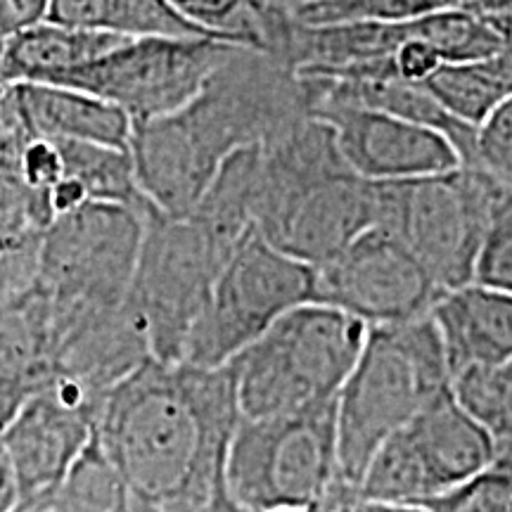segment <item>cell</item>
Listing matches in <instances>:
<instances>
[{"label":"cell","mask_w":512,"mask_h":512,"mask_svg":"<svg viewBox=\"0 0 512 512\" xmlns=\"http://www.w3.org/2000/svg\"><path fill=\"white\" fill-rule=\"evenodd\" d=\"M242 420L233 368L150 358L105 396L95 441L133 496L197 512L226 484Z\"/></svg>","instance_id":"1"},{"label":"cell","mask_w":512,"mask_h":512,"mask_svg":"<svg viewBox=\"0 0 512 512\" xmlns=\"http://www.w3.org/2000/svg\"><path fill=\"white\" fill-rule=\"evenodd\" d=\"M309 114L302 76L264 50L238 46L188 105L133 124L138 188L162 214H190L233 152L264 145Z\"/></svg>","instance_id":"2"},{"label":"cell","mask_w":512,"mask_h":512,"mask_svg":"<svg viewBox=\"0 0 512 512\" xmlns=\"http://www.w3.org/2000/svg\"><path fill=\"white\" fill-rule=\"evenodd\" d=\"M451 382L430 313L368 328L361 356L337 394L339 482L358 496L363 472L382 441L448 392Z\"/></svg>","instance_id":"3"},{"label":"cell","mask_w":512,"mask_h":512,"mask_svg":"<svg viewBox=\"0 0 512 512\" xmlns=\"http://www.w3.org/2000/svg\"><path fill=\"white\" fill-rule=\"evenodd\" d=\"M368 325L309 302L287 311L233 361L242 418L297 413L335 401L354 370Z\"/></svg>","instance_id":"4"},{"label":"cell","mask_w":512,"mask_h":512,"mask_svg":"<svg viewBox=\"0 0 512 512\" xmlns=\"http://www.w3.org/2000/svg\"><path fill=\"white\" fill-rule=\"evenodd\" d=\"M226 486L249 512H318L337 491H349L339 482L337 399L297 413L242 418L230 441Z\"/></svg>","instance_id":"5"},{"label":"cell","mask_w":512,"mask_h":512,"mask_svg":"<svg viewBox=\"0 0 512 512\" xmlns=\"http://www.w3.org/2000/svg\"><path fill=\"white\" fill-rule=\"evenodd\" d=\"M150 209L91 200L55 216L43 233L36 278L55 339L81 316L126 302Z\"/></svg>","instance_id":"6"},{"label":"cell","mask_w":512,"mask_h":512,"mask_svg":"<svg viewBox=\"0 0 512 512\" xmlns=\"http://www.w3.org/2000/svg\"><path fill=\"white\" fill-rule=\"evenodd\" d=\"M498 181L479 166L375 183V226L425 266L441 292L475 280Z\"/></svg>","instance_id":"7"},{"label":"cell","mask_w":512,"mask_h":512,"mask_svg":"<svg viewBox=\"0 0 512 512\" xmlns=\"http://www.w3.org/2000/svg\"><path fill=\"white\" fill-rule=\"evenodd\" d=\"M313 302V266L259 233L230 254L192 325L183 361L221 368L297 306Z\"/></svg>","instance_id":"8"},{"label":"cell","mask_w":512,"mask_h":512,"mask_svg":"<svg viewBox=\"0 0 512 512\" xmlns=\"http://www.w3.org/2000/svg\"><path fill=\"white\" fill-rule=\"evenodd\" d=\"M228 259V249L195 219L150 209L128 297L157 361H183L192 325Z\"/></svg>","instance_id":"9"},{"label":"cell","mask_w":512,"mask_h":512,"mask_svg":"<svg viewBox=\"0 0 512 512\" xmlns=\"http://www.w3.org/2000/svg\"><path fill=\"white\" fill-rule=\"evenodd\" d=\"M494 467V444L453 389L415 413L370 458L358 498L422 505Z\"/></svg>","instance_id":"10"},{"label":"cell","mask_w":512,"mask_h":512,"mask_svg":"<svg viewBox=\"0 0 512 512\" xmlns=\"http://www.w3.org/2000/svg\"><path fill=\"white\" fill-rule=\"evenodd\" d=\"M238 46L214 36L128 38L55 83L114 102L136 124L188 105Z\"/></svg>","instance_id":"11"},{"label":"cell","mask_w":512,"mask_h":512,"mask_svg":"<svg viewBox=\"0 0 512 512\" xmlns=\"http://www.w3.org/2000/svg\"><path fill=\"white\" fill-rule=\"evenodd\" d=\"M439 294L425 266L380 226L313 266V302L335 306L368 328L427 316Z\"/></svg>","instance_id":"12"},{"label":"cell","mask_w":512,"mask_h":512,"mask_svg":"<svg viewBox=\"0 0 512 512\" xmlns=\"http://www.w3.org/2000/svg\"><path fill=\"white\" fill-rule=\"evenodd\" d=\"M311 114L332 128L344 162L366 181H411L463 166L456 143L439 128L349 102H320Z\"/></svg>","instance_id":"13"},{"label":"cell","mask_w":512,"mask_h":512,"mask_svg":"<svg viewBox=\"0 0 512 512\" xmlns=\"http://www.w3.org/2000/svg\"><path fill=\"white\" fill-rule=\"evenodd\" d=\"M22 496L60 482L95 439V411L69 401L50 380L0 430Z\"/></svg>","instance_id":"14"},{"label":"cell","mask_w":512,"mask_h":512,"mask_svg":"<svg viewBox=\"0 0 512 512\" xmlns=\"http://www.w3.org/2000/svg\"><path fill=\"white\" fill-rule=\"evenodd\" d=\"M150 358V339L131 297L81 316L55 339V373L74 380L98 406Z\"/></svg>","instance_id":"15"},{"label":"cell","mask_w":512,"mask_h":512,"mask_svg":"<svg viewBox=\"0 0 512 512\" xmlns=\"http://www.w3.org/2000/svg\"><path fill=\"white\" fill-rule=\"evenodd\" d=\"M430 316L451 377L475 366L512 363V292L472 283L439 294Z\"/></svg>","instance_id":"16"},{"label":"cell","mask_w":512,"mask_h":512,"mask_svg":"<svg viewBox=\"0 0 512 512\" xmlns=\"http://www.w3.org/2000/svg\"><path fill=\"white\" fill-rule=\"evenodd\" d=\"M55 373V335L50 304L34 285L0 304V430L24 401Z\"/></svg>","instance_id":"17"},{"label":"cell","mask_w":512,"mask_h":512,"mask_svg":"<svg viewBox=\"0 0 512 512\" xmlns=\"http://www.w3.org/2000/svg\"><path fill=\"white\" fill-rule=\"evenodd\" d=\"M36 138L74 140L128 150L133 119L98 95L62 83H15Z\"/></svg>","instance_id":"18"},{"label":"cell","mask_w":512,"mask_h":512,"mask_svg":"<svg viewBox=\"0 0 512 512\" xmlns=\"http://www.w3.org/2000/svg\"><path fill=\"white\" fill-rule=\"evenodd\" d=\"M128 38L41 22L3 38L0 76L5 86L15 83H55L60 76L98 60Z\"/></svg>","instance_id":"19"},{"label":"cell","mask_w":512,"mask_h":512,"mask_svg":"<svg viewBox=\"0 0 512 512\" xmlns=\"http://www.w3.org/2000/svg\"><path fill=\"white\" fill-rule=\"evenodd\" d=\"M422 86L460 124L482 126L512 98V43L484 60L439 64Z\"/></svg>","instance_id":"20"},{"label":"cell","mask_w":512,"mask_h":512,"mask_svg":"<svg viewBox=\"0 0 512 512\" xmlns=\"http://www.w3.org/2000/svg\"><path fill=\"white\" fill-rule=\"evenodd\" d=\"M48 19L121 38L214 36L185 19L166 0H53Z\"/></svg>","instance_id":"21"},{"label":"cell","mask_w":512,"mask_h":512,"mask_svg":"<svg viewBox=\"0 0 512 512\" xmlns=\"http://www.w3.org/2000/svg\"><path fill=\"white\" fill-rule=\"evenodd\" d=\"M128 489L98 441L60 482L19 498L12 512H121Z\"/></svg>","instance_id":"22"},{"label":"cell","mask_w":512,"mask_h":512,"mask_svg":"<svg viewBox=\"0 0 512 512\" xmlns=\"http://www.w3.org/2000/svg\"><path fill=\"white\" fill-rule=\"evenodd\" d=\"M453 396L494 444V467L512 475V363L475 366L451 382Z\"/></svg>","instance_id":"23"},{"label":"cell","mask_w":512,"mask_h":512,"mask_svg":"<svg viewBox=\"0 0 512 512\" xmlns=\"http://www.w3.org/2000/svg\"><path fill=\"white\" fill-rule=\"evenodd\" d=\"M60 145L64 176L79 181L95 202H119L131 207H152L138 188L131 152L121 147L55 140Z\"/></svg>","instance_id":"24"},{"label":"cell","mask_w":512,"mask_h":512,"mask_svg":"<svg viewBox=\"0 0 512 512\" xmlns=\"http://www.w3.org/2000/svg\"><path fill=\"white\" fill-rule=\"evenodd\" d=\"M463 0H316L285 10L302 24H337L358 22V19H415L432 12L460 8Z\"/></svg>","instance_id":"25"},{"label":"cell","mask_w":512,"mask_h":512,"mask_svg":"<svg viewBox=\"0 0 512 512\" xmlns=\"http://www.w3.org/2000/svg\"><path fill=\"white\" fill-rule=\"evenodd\" d=\"M185 19L223 41L261 50L264 0H166Z\"/></svg>","instance_id":"26"},{"label":"cell","mask_w":512,"mask_h":512,"mask_svg":"<svg viewBox=\"0 0 512 512\" xmlns=\"http://www.w3.org/2000/svg\"><path fill=\"white\" fill-rule=\"evenodd\" d=\"M475 283L512 292V188L498 183L491 204L482 249L475 266Z\"/></svg>","instance_id":"27"},{"label":"cell","mask_w":512,"mask_h":512,"mask_svg":"<svg viewBox=\"0 0 512 512\" xmlns=\"http://www.w3.org/2000/svg\"><path fill=\"white\" fill-rule=\"evenodd\" d=\"M422 505L430 512H512V475L491 467Z\"/></svg>","instance_id":"28"},{"label":"cell","mask_w":512,"mask_h":512,"mask_svg":"<svg viewBox=\"0 0 512 512\" xmlns=\"http://www.w3.org/2000/svg\"><path fill=\"white\" fill-rule=\"evenodd\" d=\"M470 166H479L498 183L512 188V98L477 126L475 162Z\"/></svg>","instance_id":"29"},{"label":"cell","mask_w":512,"mask_h":512,"mask_svg":"<svg viewBox=\"0 0 512 512\" xmlns=\"http://www.w3.org/2000/svg\"><path fill=\"white\" fill-rule=\"evenodd\" d=\"M19 176L29 188L50 192L64 176L60 145L48 138H34L19 157Z\"/></svg>","instance_id":"30"},{"label":"cell","mask_w":512,"mask_h":512,"mask_svg":"<svg viewBox=\"0 0 512 512\" xmlns=\"http://www.w3.org/2000/svg\"><path fill=\"white\" fill-rule=\"evenodd\" d=\"M53 0H0V38L48 22Z\"/></svg>","instance_id":"31"},{"label":"cell","mask_w":512,"mask_h":512,"mask_svg":"<svg viewBox=\"0 0 512 512\" xmlns=\"http://www.w3.org/2000/svg\"><path fill=\"white\" fill-rule=\"evenodd\" d=\"M19 498H22V491H19L17 470L12 465L8 448H5L3 439H0V512L15 510Z\"/></svg>","instance_id":"32"},{"label":"cell","mask_w":512,"mask_h":512,"mask_svg":"<svg viewBox=\"0 0 512 512\" xmlns=\"http://www.w3.org/2000/svg\"><path fill=\"white\" fill-rule=\"evenodd\" d=\"M335 512H430L418 503H392V501H370V498H354Z\"/></svg>","instance_id":"33"},{"label":"cell","mask_w":512,"mask_h":512,"mask_svg":"<svg viewBox=\"0 0 512 512\" xmlns=\"http://www.w3.org/2000/svg\"><path fill=\"white\" fill-rule=\"evenodd\" d=\"M197 512H249V510H245L242 508V505L235 501L233 496H230V491H228V486L223 484L219 491H216L214 496L209 498L207 503L202 505L200 510Z\"/></svg>","instance_id":"34"},{"label":"cell","mask_w":512,"mask_h":512,"mask_svg":"<svg viewBox=\"0 0 512 512\" xmlns=\"http://www.w3.org/2000/svg\"><path fill=\"white\" fill-rule=\"evenodd\" d=\"M121 512H166V510H162L159 505L150 503V501H143V498L133 496L131 491H128V498H126V503H124V508H121Z\"/></svg>","instance_id":"35"},{"label":"cell","mask_w":512,"mask_h":512,"mask_svg":"<svg viewBox=\"0 0 512 512\" xmlns=\"http://www.w3.org/2000/svg\"><path fill=\"white\" fill-rule=\"evenodd\" d=\"M266 3L273 5V8H280V10H294V8H299V5L316 3V0H266Z\"/></svg>","instance_id":"36"},{"label":"cell","mask_w":512,"mask_h":512,"mask_svg":"<svg viewBox=\"0 0 512 512\" xmlns=\"http://www.w3.org/2000/svg\"><path fill=\"white\" fill-rule=\"evenodd\" d=\"M0 57H3V38H0ZM5 88H8V86H5V83H3V76H0V93H3Z\"/></svg>","instance_id":"37"},{"label":"cell","mask_w":512,"mask_h":512,"mask_svg":"<svg viewBox=\"0 0 512 512\" xmlns=\"http://www.w3.org/2000/svg\"><path fill=\"white\" fill-rule=\"evenodd\" d=\"M259 512H313V510H259Z\"/></svg>","instance_id":"38"},{"label":"cell","mask_w":512,"mask_h":512,"mask_svg":"<svg viewBox=\"0 0 512 512\" xmlns=\"http://www.w3.org/2000/svg\"><path fill=\"white\" fill-rule=\"evenodd\" d=\"M510 41H512V34H510Z\"/></svg>","instance_id":"39"}]
</instances>
